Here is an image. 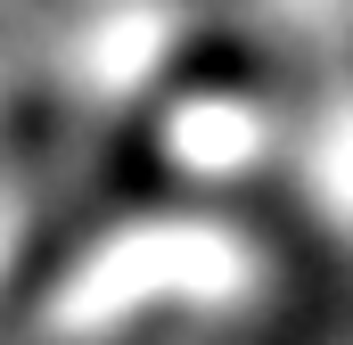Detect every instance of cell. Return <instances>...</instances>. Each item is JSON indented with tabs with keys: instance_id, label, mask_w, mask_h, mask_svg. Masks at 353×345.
Masks as SVG:
<instances>
[{
	"instance_id": "1",
	"label": "cell",
	"mask_w": 353,
	"mask_h": 345,
	"mask_svg": "<svg viewBox=\"0 0 353 345\" xmlns=\"http://www.w3.org/2000/svg\"><path fill=\"white\" fill-rule=\"evenodd\" d=\"M263 271L222 230L123 239L99 263H74V288L50 304L33 345H205Z\"/></svg>"
}]
</instances>
